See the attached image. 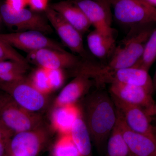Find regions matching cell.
Instances as JSON below:
<instances>
[{"label":"cell","instance_id":"6","mask_svg":"<svg viewBox=\"0 0 156 156\" xmlns=\"http://www.w3.org/2000/svg\"><path fill=\"white\" fill-rule=\"evenodd\" d=\"M0 16L3 23L16 32L37 31L44 34L53 32L52 27L46 16L31 10L24 9L13 12L4 3L0 6Z\"/></svg>","mask_w":156,"mask_h":156},{"label":"cell","instance_id":"13","mask_svg":"<svg viewBox=\"0 0 156 156\" xmlns=\"http://www.w3.org/2000/svg\"><path fill=\"white\" fill-rule=\"evenodd\" d=\"M112 98L117 110L128 128L137 133L156 138L154 126L151 124L152 117L148 115L144 109Z\"/></svg>","mask_w":156,"mask_h":156},{"label":"cell","instance_id":"32","mask_svg":"<svg viewBox=\"0 0 156 156\" xmlns=\"http://www.w3.org/2000/svg\"><path fill=\"white\" fill-rule=\"evenodd\" d=\"M151 117L156 116V103H155L154 105L151 112Z\"/></svg>","mask_w":156,"mask_h":156},{"label":"cell","instance_id":"26","mask_svg":"<svg viewBox=\"0 0 156 156\" xmlns=\"http://www.w3.org/2000/svg\"><path fill=\"white\" fill-rule=\"evenodd\" d=\"M14 134L0 121V156H11L10 144Z\"/></svg>","mask_w":156,"mask_h":156},{"label":"cell","instance_id":"15","mask_svg":"<svg viewBox=\"0 0 156 156\" xmlns=\"http://www.w3.org/2000/svg\"><path fill=\"white\" fill-rule=\"evenodd\" d=\"M109 91L112 97L142 108L151 117V112L155 102L153 98V93L147 89L133 85L114 83L110 85Z\"/></svg>","mask_w":156,"mask_h":156},{"label":"cell","instance_id":"5","mask_svg":"<svg viewBox=\"0 0 156 156\" xmlns=\"http://www.w3.org/2000/svg\"><path fill=\"white\" fill-rule=\"evenodd\" d=\"M110 5L116 21L129 28L156 23V8L145 0H110Z\"/></svg>","mask_w":156,"mask_h":156},{"label":"cell","instance_id":"24","mask_svg":"<svg viewBox=\"0 0 156 156\" xmlns=\"http://www.w3.org/2000/svg\"><path fill=\"white\" fill-rule=\"evenodd\" d=\"M28 80L32 85L43 94L47 95L53 92L48 78V69H46L39 67L35 70Z\"/></svg>","mask_w":156,"mask_h":156},{"label":"cell","instance_id":"25","mask_svg":"<svg viewBox=\"0 0 156 156\" xmlns=\"http://www.w3.org/2000/svg\"><path fill=\"white\" fill-rule=\"evenodd\" d=\"M11 60L28 65L26 58L16 51L14 48L0 39V61Z\"/></svg>","mask_w":156,"mask_h":156},{"label":"cell","instance_id":"1","mask_svg":"<svg viewBox=\"0 0 156 156\" xmlns=\"http://www.w3.org/2000/svg\"><path fill=\"white\" fill-rule=\"evenodd\" d=\"M85 115L91 139L101 151L117 122V109L112 98L104 91L94 92L87 99Z\"/></svg>","mask_w":156,"mask_h":156},{"label":"cell","instance_id":"10","mask_svg":"<svg viewBox=\"0 0 156 156\" xmlns=\"http://www.w3.org/2000/svg\"><path fill=\"white\" fill-rule=\"evenodd\" d=\"M28 62L46 69H69L77 67L82 58L66 51L44 48L28 53Z\"/></svg>","mask_w":156,"mask_h":156},{"label":"cell","instance_id":"19","mask_svg":"<svg viewBox=\"0 0 156 156\" xmlns=\"http://www.w3.org/2000/svg\"><path fill=\"white\" fill-rule=\"evenodd\" d=\"M87 41L91 53L99 59H109L116 44L114 37L107 36L94 29L88 35Z\"/></svg>","mask_w":156,"mask_h":156},{"label":"cell","instance_id":"9","mask_svg":"<svg viewBox=\"0 0 156 156\" xmlns=\"http://www.w3.org/2000/svg\"><path fill=\"white\" fill-rule=\"evenodd\" d=\"M0 39L13 48L23 50L28 53L44 48L66 51L59 43L46 37L44 34L37 31L0 34Z\"/></svg>","mask_w":156,"mask_h":156},{"label":"cell","instance_id":"34","mask_svg":"<svg viewBox=\"0 0 156 156\" xmlns=\"http://www.w3.org/2000/svg\"><path fill=\"white\" fill-rule=\"evenodd\" d=\"M96 2L110 5V0H93Z\"/></svg>","mask_w":156,"mask_h":156},{"label":"cell","instance_id":"31","mask_svg":"<svg viewBox=\"0 0 156 156\" xmlns=\"http://www.w3.org/2000/svg\"><path fill=\"white\" fill-rule=\"evenodd\" d=\"M153 84V88L154 92H156V69L153 78H152Z\"/></svg>","mask_w":156,"mask_h":156},{"label":"cell","instance_id":"11","mask_svg":"<svg viewBox=\"0 0 156 156\" xmlns=\"http://www.w3.org/2000/svg\"><path fill=\"white\" fill-rule=\"evenodd\" d=\"M45 15L55 30L62 41L74 53L83 59H89L84 48L82 34L49 5Z\"/></svg>","mask_w":156,"mask_h":156},{"label":"cell","instance_id":"8","mask_svg":"<svg viewBox=\"0 0 156 156\" xmlns=\"http://www.w3.org/2000/svg\"><path fill=\"white\" fill-rule=\"evenodd\" d=\"M50 139L45 126L16 133L11 140V155L37 156L48 145Z\"/></svg>","mask_w":156,"mask_h":156},{"label":"cell","instance_id":"4","mask_svg":"<svg viewBox=\"0 0 156 156\" xmlns=\"http://www.w3.org/2000/svg\"><path fill=\"white\" fill-rule=\"evenodd\" d=\"M0 121L14 134L45 126L38 113L20 106L6 93L0 95Z\"/></svg>","mask_w":156,"mask_h":156},{"label":"cell","instance_id":"18","mask_svg":"<svg viewBox=\"0 0 156 156\" xmlns=\"http://www.w3.org/2000/svg\"><path fill=\"white\" fill-rule=\"evenodd\" d=\"M50 6L82 35L91 26L83 12L71 1H62Z\"/></svg>","mask_w":156,"mask_h":156},{"label":"cell","instance_id":"38","mask_svg":"<svg viewBox=\"0 0 156 156\" xmlns=\"http://www.w3.org/2000/svg\"><path fill=\"white\" fill-rule=\"evenodd\" d=\"M11 156H14L11 155Z\"/></svg>","mask_w":156,"mask_h":156},{"label":"cell","instance_id":"7","mask_svg":"<svg viewBox=\"0 0 156 156\" xmlns=\"http://www.w3.org/2000/svg\"><path fill=\"white\" fill-rule=\"evenodd\" d=\"M0 89L29 111L38 113L47 106V95L37 90L26 77L14 83H0Z\"/></svg>","mask_w":156,"mask_h":156},{"label":"cell","instance_id":"36","mask_svg":"<svg viewBox=\"0 0 156 156\" xmlns=\"http://www.w3.org/2000/svg\"><path fill=\"white\" fill-rule=\"evenodd\" d=\"M152 121L153 120L154 122L156 123V116L153 117L152 118Z\"/></svg>","mask_w":156,"mask_h":156},{"label":"cell","instance_id":"17","mask_svg":"<svg viewBox=\"0 0 156 156\" xmlns=\"http://www.w3.org/2000/svg\"><path fill=\"white\" fill-rule=\"evenodd\" d=\"M82 115L76 104L56 107L51 114V125L60 135L70 134L74 124Z\"/></svg>","mask_w":156,"mask_h":156},{"label":"cell","instance_id":"30","mask_svg":"<svg viewBox=\"0 0 156 156\" xmlns=\"http://www.w3.org/2000/svg\"><path fill=\"white\" fill-rule=\"evenodd\" d=\"M49 0H28V5L35 12L45 11L49 7Z\"/></svg>","mask_w":156,"mask_h":156},{"label":"cell","instance_id":"29","mask_svg":"<svg viewBox=\"0 0 156 156\" xmlns=\"http://www.w3.org/2000/svg\"><path fill=\"white\" fill-rule=\"evenodd\" d=\"M5 4L10 11L17 12L28 5V0H6Z\"/></svg>","mask_w":156,"mask_h":156},{"label":"cell","instance_id":"12","mask_svg":"<svg viewBox=\"0 0 156 156\" xmlns=\"http://www.w3.org/2000/svg\"><path fill=\"white\" fill-rule=\"evenodd\" d=\"M71 2L83 12L95 30L105 35L114 37L112 27V14L110 5L93 0H72Z\"/></svg>","mask_w":156,"mask_h":156},{"label":"cell","instance_id":"3","mask_svg":"<svg viewBox=\"0 0 156 156\" xmlns=\"http://www.w3.org/2000/svg\"><path fill=\"white\" fill-rule=\"evenodd\" d=\"M80 74L92 79L96 85L118 83L143 87L154 93L152 78L148 71L135 66L114 70L103 69L100 64L88 61L79 69Z\"/></svg>","mask_w":156,"mask_h":156},{"label":"cell","instance_id":"28","mask_svg":"<svg viewBox=\"0 0 156 156\" xmlns=\"http://www.w3.org/2000/svg\"><path fill=\"white\" fill-rule=\"evenodd\" d=\"M48 69V78L52 91L60 88L63 85L65 80L63 69Z\"/></svg>","mask_w":156,"mask_h":156},{"label":"cell","instance_id":"33","mask_svg":"<svg viewBox=\"0 0 156 156\" xmlns=\"http://www.w3.org/2000/svg\"><path fill=\"white\" fill-rule=\"evenodd\" d=\"M145 1L151 5L156 8V0H145Z\"/></svg>","mask_w":156,"mask_h":156},{"label":"cell","instance_id":"35","mask_svg":"<svg viewBox=\"0 0 156 156\" xmlns=\"http://www.w3.org/2000/svg\"><path fill=\"white\" fill-rule=\"evenodd\" d=\"M2 17H1V16H0V28H1V26H2Z\"/></svg>","mask_w":156,"mask_h":156},{"label":"cell","instance_id":"22","mask_svg":"<svg viewBox=\"0 0 156 156\" xmlns=\"http://www.w3.org/2000/svg\"><path fill=\"white\" fill-rule=\"evenodd\" d=\"M51 156H81L70 134L60 135L52 148Z\"/></svg>","mask_w":156,"mask_h":156},{"label":"cell","instance_id":"16","mask_svg":"<svg viewBox=\"0 0 156 156\" xmlns=\"http://www.w3.org/2000/svg\"><path fill=\"white\" fill-rule=\"evenodd\" d=\"M94 84V81L87 76L81 74L76 75L57 96L54 108L76 104L81 97L89 92Z\"/></svg>","mask_w":156,"mask_h":156},{"label":"cell","instance_id":"23","mask_svg":"<svg viewBox=\"0 0 156 156\" xmlns=\"http://www.w3.org/2000/svg\"><path fill=\"white\" fill-rule=\"evenodd\" d=\"M156 59V27L148 39L141 58L134 66L149 71Z\"/></svg>","mask_w":156,"mask_h":156},{"label":"cell","instance_id":"2","mask_svg":"<svg viewBox=\"0 0 156 156\" xmlns=\"http://www.w3.org/2000/svg\"><path fill=\"white\" fill-rule=\"evenodd\" d=\"M156 23L136 26L129 28L126 37L116 45L108 62L102 69L114 70L134 66L143 53L146 44Z\"/></svg>","mask_w":156,"mask_h":156},{"label":"cell","instance_id":"37","mask_svg":"<svg viewBox=\"0 0 156 156\" xmlns=\"http://www.w3.org/2000/svg\"><path fill=\"white\" fill-rule=\"evenodd\" d=\"M154 130L155 133L156 134V126H154Z\"/></svg>","mask_w":156,"mask_h":156},{"label":"cell","instance_id":"27","mask_svg":"<svg viewBox=\"0 0 156 156\" xmlns=\"http://www.w3.org/2000/svg\"><path fill=\"white\" fill-rule=\"evenodd\" d=\"M28 65L11 60L0 61V76L14 71L25 72L28 69Z\"/></svg>","mask_w":156,"mask_h":156},{"label":"cell","instance_id":"21","mask_svg":"<svg viewBox=\"0 0 156 156\" xmlns=\"http://www.w3.org/2000/svg\"><path fill=\"white\" fill-rule=\"evenodd\" d=\"M107 156H129L128 147L116 124L107 142Z\"/></svg>","mask_w":156,"mask_h":156},{"label":"cell","instance_id":"20","mask_svg":"<svg viewBox=\"0 0 156 156\" xmlns=\"http://www.w3.org/2000/svg\"><path fill=\"white\" fill-rule=\"evenodd\" d=\"M70 135L81 156H92V139L82 115L74 124Z\"/></svg>","mask_w":156,"mask_h":156},{"label":"cell","instance_id":"14","mask_svg":"<svg viewBox=\"0 0 156 156\" xmlns=\"http://www.w3.org/2000/svg\"><path fill=\"white\" fill-rule=\"evenodd\" d=\"M117 112L116 124L128 147L129 156H156V138L132 131L117 110Z\"/></svg>","mask_w":156,"mask_h":156}]
</instances>
